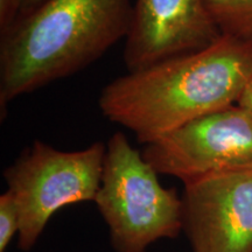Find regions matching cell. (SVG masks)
<instances>
[{
	"instance_id": "1",
	"label": "cell",
	"mask_w": 252,
	"mask_h": 252,
	"mask_svg": "<svg viewBox=\"0 0 252 252\" xmlns=\"http://www.w3.org/2000/svg\"><path fill=\"white\" fill-rule=\"evenodd\" d=\"M252 81V42L222 34L206 48L127 71L99 94L103 116L147 145L236 105Z\"/></svg>"
},
{
	"instance_id": "2",
	"label": "cell",
	"mask_w": 252,
	"mask_h": 252,
	"mask_svg": "<svg viewBox=\"0 0 252 252\" xmlns=\"http://www.w3.org/2000/svg\"><path fill=\"white\" fill-rule=\"evenodd\" d=\"M132 0H45L0 39V106L83 70L126 39Z\"/></svg>"
},
{
	"instance_id": "3",
	"label": "cell",
	"mask_w": 252,
	"mask_h": 252,
	"mask_svg": "<svg viewBox=\"0 0 252 252\" xmlns=\"http://www.w3.org/2000/svg\"><path fill=\"white\" fill-rule=\"evenodd\" d=\"M158 175L123 132L110 137L94 203L116 252H146L182 231L181 196L163 187Z\"/></svg>"
},
{
	"instance_id": "4",
	"label": "cell",
	"mask_w": 252,
	"mask_h": 252,
	"mask_svg": "<svg viewBox=\"0 0 252 252\" xmlns=\"http://www.w3.org/2000/svg\"><path fill=\"white\" fill-rule=\"evenodd\" d=\"M105 151L103 143L65 152L35 140L5 169L7 191L13 196L20 216L18 247L21 251L34 248L60 209L94 202Z\"/></svg>"
},
{
	"instance_id": "5",
	"label": "cell",
	"mask_w": 252,
	"mask_h": 252,
	"mask_svg": "<svg viewBox=\"0 0 252 252\" xmlns=\"http://www.w3.org/2000/svg\"><path fill=\"white\" fill-rule=\"evenodd\" d=\"M143 156L159 174L182 184L252 167V116L238 104L195 119L153 143Z\"/></svg>"
},
{
	"instance_id": "6",
	"label": "cell",
	"mask_w": 252,
	"mask_h": 252,
	"mask_svg": "<svg viewBox=\"0 0 252 252\" xmlns=\"http://www.w3.org/2000/svg\"><path fill=\"white\" fill-rule=\"evenodd\" d=\"M182 231L193 252H252V167L184 184Z\"/></svg>"
},
{
	"instance_id": "7",
	"label": "cell",
	"mask_w": 252,
	"mask_h": 252,
	"mask_svg": "<svg viewBox=\"0 0 252 252\" xmlns=\"http://www.w3.org/2000/svg\"><path fill=\"white\" fill-rule=\"evenodd\" d=\"M220 35L204 0H135L124 63L137 71L206 48Z\"/></svg>"
},
{
	"instance_id": "8",
	"label": "cell",
	"mask_w": 252,
	"mask_h": 252,
	"mask_svg": "<svg viewBox=\"0 0 252 252\" xmlns=\"http://www.w3.org/2000/svg\"><path fill=\"white\" fill-rule=\"evenodd\" d=\"M222 34L252 42V0H204Z\"/></svg>"
},
{
	"instance_id": "9",
	"label": "cell",
	"mask_w": 252,
	"mask_h": 252,
	"mask_svg": "<svg viewBox=\"0 0 252 252\" xmlns=\"http://www.w3.org/2000/svg\"><path fill=\"white\" fill-rule=\"evenodd\" d=\"M20 231V216L13 196L7 190L0 195V252L7 251Z\"/></svg>"
},
{
	"instance_id": "10",
	"label": "cell",
	"mask_w": 252,
	"mask_h": 252,
	"mask_svg": "<svg viewBox=\"0 0 252 252\" xmlns=\"http://www.w3.org/2000/svg\"><path fill=\"white\" fill-rule=\"evenodd\" d=\"M19 14V0H0V33L7 30Z\"/></svg>"
},
{
	"instance_id": "11",
	"label": "cell",
	"mask_w": 252,
	"mask_h": 252,
	"mask_svg": "<svg viewBox=\"0 0 252 252\" xmlns=\"http://www.w3.org/2000/svg\"><path fill=\"white\" fill-rule=\"evenodd\" d=\"M238 105L242 106L244 110L250 113L252 116V81L248 84V87L245 88V90L242 94L241 98L238 100Z\"/></svg>"
},
{
	"instance_id": "12",
	"label": "cell",
	"mask_w": 252,
	"mask_h": 252,
	"mask_svg": "<svg viewBox=\"0 0 252 252\" xmlns=\"http://www.w3.org/2000/svg\"><path fill=\"white\" fill-rule=\"evenodd\" d=\"M45 0H19V15L26 14L28 12L33 11L37 6L42 4ZM17 17V18H18Z\"/></svg>"
}]
</instances>
